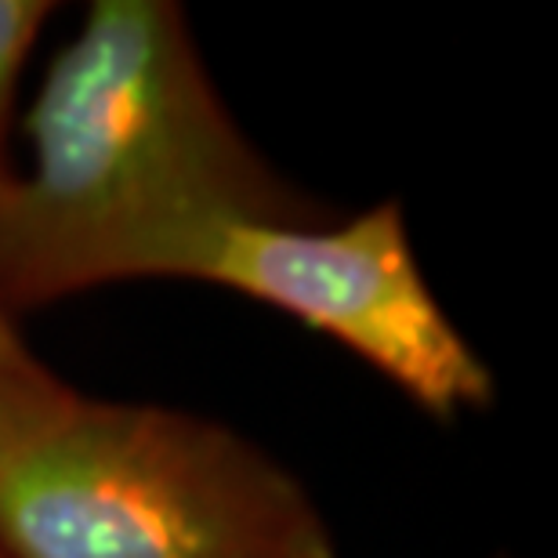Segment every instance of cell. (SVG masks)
<instances>
[{
    "instance_id": "1",
    "label": "cell",
    "mask_w": 558,
    "mask_h": 558,
    "mask_svg": "<svg viewBox=\"0 0 558 558\" xmlns=\"http://www.w3.org/2000/svg\"><path fill=\"white\" fill-rule=\"evenodd\" d=\"M29 171L0 182V308L153 279L218 218H305L243 135L174 0H95L26 120Z\"/></svg>"
},
{
    "instance_id": "2",
    "label": "cell",
    "mask_w": 558,
    "mask_h": 558,
    "mask_svg": "<svg viewBox=\"0 0 558 558\" xmlns=\"http://www.w3.org/2000/svg\"><path fill=\"white\" fill-rule=\"evenodd\" d=\"M8 558H338L301 478L236 428L98 399L37 363L0 381Z\"/></svg>"
},
{
    "instance_id": "3",
    "label": "cell",
    "mask_w": 558,
    "mask_h": 558,
    "mask_svg": "<svg viewBox=\"0 0 558 558\" xmlns=\"http://www.w3.org/2000/svg\"><path fill=\"white\" fill-rule=\"evenodd\" d=\"M153 279H193L287 312L450 424L494 407L497 381L424 276L399 199L312 226L218 218L163 251Z\"/></svg>"
},
{
    "instance_id": "4",
    "label": "cell",
    "mask_w": 558,
    "mask_h": 558,
    "mask_svg": "<svg viewBox=\"0 0 558 558\" xmlns=\"http://www.w3.org/2000/svg\"><path fill=\"white\" fill-rule=\"evenodd\" d=\"M54 4L48 0H0V182L11 174L8 167V128L15 109L19 73L37 44L44 22L51 19Z\"/></svg>"
},
{
    "instance_id": "5",
    "label": "cell",
    "mask_w": 558,
    "mask_h": 558,
    "mask_svg": "<svg viewBox=\"0 0 558 558\" xmlns=\"http://www.w3.org/2000/svg\"><path fill=\"white\" fill-rule=\"evenodd\" d=\"M37 363H40V360L29 352V344L22 341L19 323L11 319L4 308H0V381L26 374V371H33Z\"/></svg>"
},
{
    "instance_id": "6",
    "label": "cell",
    "mask_w": 558,
    "mask_h": 558,
    "mask_svg": "<svg viewBox=\"0 0 558 558\" xmlns=\"http://www.w3.org/2000/svg\"><path fill=\"white\" fill-rule=\"evenodd\" d=\"M0 558H8V555H4V551H0Z\"/></svg>"
}]
</instances>
